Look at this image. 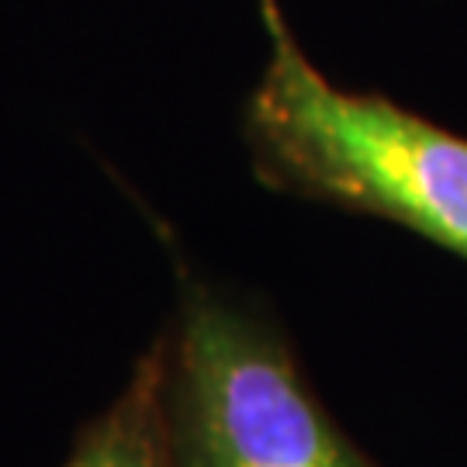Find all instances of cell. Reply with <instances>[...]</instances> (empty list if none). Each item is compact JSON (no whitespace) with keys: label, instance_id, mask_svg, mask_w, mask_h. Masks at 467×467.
<instances>
[{"label":"cell","instance_id":"6da1fadb","mask_svg":"<svg viewBox=\"0 0 467 467\" xmlns=\"http://www.w3.org/2000/svg\"><path fill=\"white\" fill-rule=\"evenodd\" d=\"M267 63L243 100L256 181L277 194L391 222L467 264V135L399 100L333 84L281 0H256Z\"/></svg>","mask_w":467,"mask_h":467},{"label":"cell","instance_id":"7a4b0ae2","mask_svg":"<svg viewBox=\"0 0 467 467\" xmlns=\"http://www.w3.org/2000/svg\"><path fill=\"white\" fill-rule=\"evenodd\" d=\"M152 350L170 467H378L318 399L277 316L239 284L181 264Z\"/></svg>","mask_w":467,"mask_h":467},{"label":"cell","instance_id":"3957f363","mask_svg":"<svg viewBox=\"0 0 467 467\" xmlns=\"http://www.w3.org/2000/svg\"><path fill=\"white\" fill-rule=\"evenodd\" d=\"M63 467H170L156 399V350L135 360L129 381L73 436Z\"/></svg>","mask_w":467,"mask_h":467}]
</instances>
